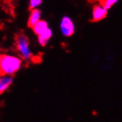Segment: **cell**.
<instances>
[{"mask_svg": "<svg viewBox=\"0 0 122 122\" xmlns=\"http://www.w3.org/2000/svg\"><path fill=\"white\" fill-rule=\"evenodd\" d=\"M12 77L8 74H4L0 79V93L3 94L4 92L6 91L9 89V87L12 83Z\"/></svg>", "mask_w": 122, "mask_h": 122, "instance_id": "8992f818", "label": "cell"}, {"mask_svg": "<svg viewBox=\"0 0 122 122\" xmlns=\"http://www.w3.org/2000/svg\"><path fill=\"white\" fill-rule=\"evenodd\" d=\"M52 35H53L52 30L49 28L47 30L44 31L43 33H42L39 36H38V43L42 47H44L45 45H47V43H49V41L52 37Z\"/></svg>", "mask_w": 122, "mask_h": 122, "instance_id": "52a82bcc", "label": "cell"}, {"mask_svg": "<svg viewBox=\"0 0 122 122\" xmlns=\"http://www.w3.org/2000/svg\"><path fill=\"white\" fill-rule=\"evenodd\" d=\"M16 48L20 57L25 61H28L32 58V51L29 46L28 38L24 35H20L16 40Z\"/></svg>", "mask_w": 122, "mask_h": 122, "instance_id": "7a4b0ae2", "label": "cell"}, {"mask_svg": "<svg viewBox=\"0 0 122 122\" xmlns=\"http://www.w3.org/2000/svg\"><path fill=\"white\" fill-rule=\"evenodd\" d=\"M32 28H33L34 33L36 34V36H39V35H41V34L43 33L44 31L49 28V24L44 20H41Z\"/></svg>", "mask_w": 122, "mask_h": 122, "instance_id": "ba28073f", "label": "cell"}, {"mask_svg": "<svg viewBox=\"0 0 122 122\" xmlns=\"http://www.w3.org/2000/svg\"><path fill=\"white\" fill-rule=\"evenodd\" d=\"M118 1H119V0H104L103 5H104V6L105 8H107V9L109 10V9H111Z\"/></svg>", "mask_w": 122, "mask_h": 122, "instance_id": "30bf717a", "label": "cell"}, {"mask_svg": "<svg viewBox=\"0 0 122 122\" xmlns=\"http://www.w3.org/2000/svg\"><path fill=\"white\" fill-rule=\"evenodd\" d=\"M20 57L9 54H2L0 57V68L3 74L12 75L18 72L22 66Z\"/></svg>", "mask_w": 122, "mask_h": 122, "instance_id": "6da1fadb", "label": "cell"}, {"mask_svg": "<svg viewBox=\"0 0 122 122\" xmlns=\"http://www.w3.org/2000/svg\"><path fill=\"white\" fill-rule=\"evenodd\" d=\"M59 29L64 36L69 37L73 36L75 31V25L69 16H63L59 23Z\"/></svg>", "mask_w": 122, "mask_h": 122, "instance_id": "3957f363", "label": "cell"}, {"mask_svg": "<svg viewBox=\"0 0 122 122\" xmlns=\"http://www.w3.org/2000/svg\"><path fill=\"white\" fill-rule=\"evenodd\" d=\"M42 20V12L41 10H39L38 8L36 9H32L28 17V24L30 28H33L35 25L36 24L37 22L40 21Z\"/></svg>", "mask_w": 122, "mask_h": 122, "instance_id": "5b68a950", "label": "cell"}, {"mask_svg": "<svg viewBox=\"0 0 122 122\" xmlns=\"http://www.w3.org/2000/svg\"><path fill=\"white\" fill-rule=\"evenodd\" d=\"M108 9L104 5H96L92 10V20L94 21H100L107 16Z\"/></svg>", "mask_w": 122, "mask_h": 122, "instance_id": "277c9868", "label": "cell"}, {"mask_svg": "<svg viewBox=\"0 0 122 122\" xmlns=\"http://www.w3.org/2000/svg\"><path fill=\"white\" fill-rule=\"evenodd\" d=\"M43 3V0H28V4H29V8L31 10L38 8Z\"/></svg>", "mask_w": 122, "mask_h": 122, "instance_id": "9c48e42d", "label": "cell"}]
</instances>
